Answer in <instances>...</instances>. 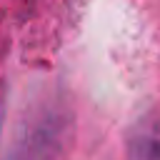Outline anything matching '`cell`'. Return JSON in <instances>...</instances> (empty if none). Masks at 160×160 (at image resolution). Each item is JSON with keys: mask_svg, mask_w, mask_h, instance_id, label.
<instances>
[{"mask_svg": "<svg viewBox=\"0 0 160 160\" xmlns=\"http://www.w3.org/2000/svg\"><path fill=\"white\" fill-rule=\"evenodd\" d=\"M130 160H160V125L142 122L130 138Z\"/></svg>", "mask_w": 160, "mask_h": 160, "instance_id": "obj_1", "label": "cell"}]
</instances>
